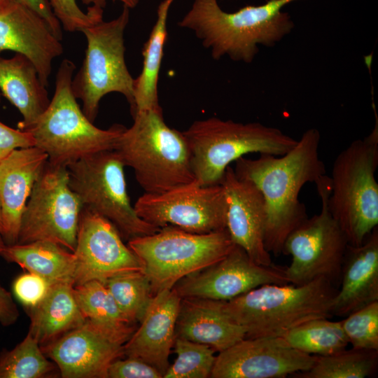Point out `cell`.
I'll use <instances>...</instances> for the list:
<instances>
[{
  "instance_id": "obj_40",
  "label": "cell",
  "mask_w": 378,
  "mask_h": 378,
  "mask_svg": "<svg viewBox=\"0 0 378 378\" xmlns=\"http://www.w3.org/2000/svg\"><path fill=\"white\" fill-rule=\"evenodd\" d=\"M20 316L11 293L0 284V323L4 326L14 324Z\"/></svg>"
},
{
  "instance_id": "obj_9",
  "label": "cell",
  "mask_w": 378,
  "mask_h": 378,
  "mask_svg": "<svg viewBox=\"0 0 378 378\" xmlns=\"http://www.w3.org/2000/svg\"><path fill=\"white\" fill-rule=\"evenodd\" d=\"M129 8L110 21L103 20L83 29L86 49L83 64L73 76L71 87L82 111L92 122L97 116L101 99L107 94H122L134 111V83L125 59L124 34L130 20Z\"/></svg>"
},
{
  "instance_id": "obj_13",
  "label": "cell",
  "mask_w": 378,
  "mask_h": 378,
  "mask_svg": "<svg viewBox=\"0 0 378 378\" xmlns=\"http://www.w3.org/2000/svg\"><path fill=\"white\" fill-rule=\"evenodd\" d=\"M134 208L146 222L158 227L173 225L193 233L226 228V204L221 185L193 183L139 197Z\"/></svg>"
},
{
  "instance_id": "obj_31",
  "label": "cell",
  "mask_w": 378,
  "mask_h": 378,
  "mask_svg": "<svg viewBox=\"0 0 378 378\" xmlns=\"http://www.w3.org/2000/svg\"><path fill=\"white\" fill-rule=\"evenodd\" d=\"M59 374L38 342L29 333L10 351L0 354V378H47Z\"/></svg>"
},
{
  "instance_id": "obj_32",
  "label": "cell",
  "mask_w": 378,
  "mask_h": 378,
  "mask_svg": "<svg viewBox=\"0 0 378 378\" xmlns=\"http://www.w3.org/2000/svg\"><path fill=\"white\" fill-rule=\"evenodd\" d=\"M104 284L123 316L131 323L140 322L154 296L145 273L136 271L120 274Z\"/></svg>"
},
{
  "instance_id": "obj_18",
  "label": "cell",
  "mask_w": 378,
  "mask_h": 378,
  "mask_svg": "<svg viewBox=\"0 0 378 378\" xmlns=\"http://www.w3.org/2000/svg\"><path fill=\"white\" fill-rule=\"evenodd\" d=\"M220 185L226 204V229L232 241L256 264L272 265L265 245L267 215L262 192L252 181L239 178L230 165Z\"/></svg>"
},
{
  "instance_id": "obj_3",
  "label": "cell",
  "mask_w": 378,
  "mask_h": 378,
  "mask_svg": "<svg viewBox=\"0 0 378 378\" xmlns=\"http://www.w3.org/2000/svg\"><path fill=\"white\" fill-rule=\"evenodd\" d=\"M115 147L125 166L134 170L146 193H160L193 183L191 153L182 132L168 126L162 108L136 111Z\"/></svg>"
},
{
  "instance_id": "obj_17",
  "label": "cell",
  "mask_w": 378,
  "mask_h": 378,
  "mask_svg": "<svg viewBox=\"0 0 378 378\" xmlns=\"http://www.w3.org/2000/svg\"><path fill=\"white\" fill-rule=\"evenodd\" d=\"M123 346L86 318L78 327L41 347L63 378H108L110 365L124 356Z\"/></svg>"
},
{
  "instance_id": "obj_6",
  "label": "cell",
  "mask_w": 378,
  "mask_h": 378,
  "mask_svg": "<svg viewBox=\"0 0 378 378\" xmlns=\"http://www.w3.org/2000/svg\"><path fill=\"white\" fill-rule=\"evenodd\" d=\"M191 153L195 182L220 185L230 163L248 153L280 156L298 140L260 122H237L216 117L194 121L182 132Z\"/></svg>"
},
{
  "instance_id": "obj_15",
  "label": "cell",
  "mask_w": 378,
  "mask_h": 378,
  "mask_svg": "<svg viewBox=\"0 0 378 378\" xmlns=\"http://www.w3.org/2000/svg\"><path fill=\"white\" fill-rule=\"evenodd\" d=\"M289 284L285 267L258 265L240 246L215 264L191 274L173 287L181 298L234 299L265 284Z\"/></svg>"
},
{
  "instance_id": "obj_19",
  "label": "cell",
  "mask_w": 378,
  "mask_h": 378,
  "mask_svg": "<svg viewBox=\"0 0 378 378\" xmlns=\"http://www.w3.org/2000/svg\"><path fill=\"white\" fill-rule=\"evenodd\" d=\"M11 50L29 59L47 88L53 60L63 52L48 22L25 5L8 0L0 8V53Z\"/></svg>"
},
{
  "instance_id": "obj_16",
  "label": "cell",
  "mask_w": 378,
  "mask_h": 378,
  "mask_svg": "<svg viewBox=\"0 0 378 378\" xmlns=\"http://www.w3.org/2000/svg\"><path fill=\"white\" fill-rule=\"evenodd\" d=\"M315 356L284 337L244 338L216 356L212 378H282L309 370Z\"/></svg>"
},
{
  "instance_id": "obj_22",
  "label": "cell",
  "mask_w": 378,
  "mask_h": 378,
  "mask_svg": "<svg viewBox=\"0 0 378 378\" xmlns=\"http://www.w3.org/2000/svg\"><path fill=\"white\" fill-rule=\"evenodd\" d=\"M340 283L332 301V315L345 317L378 301L377 227L360 245L348 244Z\"/></svg>"
},
{
  "instance_id": "obj_12",
  "label": "cell",
  "mask_w": 378,
  "mask_h": 378,
  "mask_svg": "<svg viewBox=\"0 0 378 378\" xmlns=\"http://www.w3.org/2000/svg\"><path fill=\"white\" fill-rule=\"evenodd\" d=\"M82 209L69 185L66 167L48 161L27 200L17 244L50 241L74 252Z\"/></svg>"
},
{
  "instance_id": "obj_39",
  "label": "cell",
  "mask_w": 378,
  "mask_h": 378,
  "mask_svg": "<svg viewBox=\"0 0 378 378\" xmlns=\"http://www.w3.org/2000/svg\"><path fill=\"white\" fill-rule=\"evenodd\" d=\"M40 15L49 24L55 35L62 38L61 24L55 15L48 0H15Z\"/></svg>"
},
{
  "instance_id": "obj_8",
  "label": "cell",
  "mask_w": 378,
  "mask_h": 378,
  "mask_svg": "<svg viewBox=\"0 0 378 378\" xmlns=\"http://www.w3.org/2000/svg\"><path fill=\"white\" fill-rule=\"evenodd\" d=\"M227 230L199 234L173 225L135 237L127 246L140 258L153 295L223 259L234 246Z\"/></svg>"
},
{
  "instance_id": "obj_37",
  "label": "cell",
  "mask_w": 378,
  "mask_h": 378,
  "mask_svg": "<svg viewBox=\"0 0 378 378\" xmlns=\"http://www.w3.org/2000/svg\"><path fill=\"white\" fill-rule=\"evenodd\" d=\"M108 378H162V374L141 359L127 357L118 358L110 365Z\"/></svg>"
},
{
  "instance_id": "obj_38",
  "label": "cell",
  "mask_w": 378,
  "mask_h": 378,
  "mask_svg": "<svg viewBox=\"0 0 378 378\" xmlns=\"http://www.w3.org/2000/svg\"><path fill=\"white\" fill-rule=\"evenodd\" d=\"M34 146L31 134L19 129H13L0 121V162L13 150Z\"/></svg>"
},
{
  "instance_id": "obj_28",
  "label": "cell",
  "mask_w": 378,
  "mask_h": 378,
  "mask_svg": "<svg viewBox=\"0 0 378 378\" xmlns=\"http://www.w3.org/2000/svg\"><path fill=\"white\" fill-rule=\"evenodd\" d=\"M74 291L84 316L125 344L135 327L121 313L104 284L92 280L74 286Z\"/></svg>"
},
{
  "instance_id": "obj_23",
  "label": "cell",
  "mask_w": 378,
  "mask_h": 378,
  "mask_svg": "<svg viewBox=\"0 0 378 378\" xmlns=\"http://www.w3.org/2000/svg\"><path fill=\"white\" fill-rule=\"evenodd\" d=\"M176 337L206 344L220 352L245 338V329L223 310L221 301L181 298Z\"/></svg>"
},
{
  "instance_id": "obj_45",
  "label": "cell",
  "mask_w": 378,
  "mask_h": 378,
  "mask_svg": "<svg viewBox=\"0 0 378 378\" xmlns=\"http://www.w3.org/2000/svg\"><path fill=\"white\" fill-rule=\"evenodd\" d=\"M0 98H1V94H0Z\"/></svg>"
},
{
  "instance_id": "obj_14",
  "label": "cell",
  "mask_w": 378,
  "mask_h": 378,
  "mask_svg": "<svg viewBox=\"0 0 378 378\" xmlns=\"http://www.w3.org/2000/svg\"><path fill=\"white\" fill-rule=\"evenodd\" d=\"M73 253L74 286L92 280L104 283L120 274L144 272L141 260L124 244L115 226L83 207Z\"/></svg>"
},
{
  "instance_id": "obj_34",
  "label": "cell",
  "mask_w": 378,
  "mask_h": 378,
  "mask_svg": "<svg viewBox=\"0 0 378 378\" xmlns=\"http://www.w3.org/2000/svg\"><path fill=\"white\" fill-rule=\"evenodd\" d=\"M345 317L341 324L352 348L378 351V301Z\"/></svg>"
},
{
  "instance_id": "obj_10",
  "label": "cell",
  "mask_w": 378,
  "mask_h": 378,
  "mask_svg": "<svg viewBox=\"0 0 378 378\" xmlns=\"http://www.w3.org/2000/svg\"><path fill=\"white\" fill-rule=\"evenodd\" d=\"M124 164L115 150L85 156L66 166L69 185L83 207L109 220L130 240L160 230L136 214L127 191Z\"/></svg>"
},
{
  "instance_id": "obj_29",
  "label": "cell",
  "mask_w": 378,
  "mask_h": 378,
  "mask_svg": "<svg viewBox=\"0 0 378 378\" xmlns=\"http://www.w3.org/2000/svg\"><path fill=\"white\" fill-rule=\"evenodd\" d=\"M378 351L352 348L327 356H315L312 368L294 374L300 378H365L377 368Z\"/></svg>"
},
{
  "instance_id": "obj_4",
  "label": "cell",
  "mask_w": 378,
  "mask_h": 378,
  "mask_svg": "<svg viewBox=\"0 0 378 378\" xmlns=\"http://www.w3.org/2000/svg\"><path fill=\"white\" fill-rule=\"evenodd\" d=\"M337 290L325 278L302 285L265 284L221 301V307L245 329V338L284 337L307 321L330 318Z\"/></svg>"
},
{
  "instance_id": "obj_41",
  "label": "cell",
  "mask_w": 378,
  "mask_h": 378,
  "mask_svg": "<svg viewBox=\"0 0 378 378\" xmlns=\"http://www.w3.org/2000/svg\"><path fill=\"white\" fill-rule=\"evenodd\" d=\"M83 4L85 5H91L98 8H104L106 0H81ZM122 2L124 6L129 8H134L139 3V0H117Z\"/></svg>"
},
{
  "instance_id": "obj_44",
  "label": "cell",
  "mask_w": 378,
  "mask_h": 378,
  "mask_svg": "<svg viewBox=\"0 0 378 378\" xmlns=\"http://www.w3.org/2000/svg\"><path fill=\"white\" fill-rule=\"evenodd\" d=\"M8 0H0V8L3 6Z\"/></svg>"
},
{
  "instance_id": "obj_11",
  "label": "cell",
  "mask_w": 378,
  "mask_h": 378,
  "mask_svg": "<svg viewBox=\"0 0 378 378\" xmlns=\"http://www.w3.org/2000/svg\"><path fill=\"white\" fill-rule=\"evenodd\" d=\"M315 185L321 202V212L307 217L287 237L282 253L292 260L285 272L289 284L294 285L325 278L335 286L340 282L349 243L328 207L330 178L323 175Z\"/></svg>"
},
{
  "instance_id": "obj_42",
  "label": "cell",
  "mask_w": 378,
  "mask_h": 378,
  "mask_svg": "<svg viewBox=\"0 0 378 378\" xmlns=\"http://www.w3.org/2000/svg\"><path fill=\"white\" fill-rule=\"evenodd\" d=\"M5 246H6V244H5V243L4 241V239H3L2 237H1V234L0 233V253L4 249Z\"/></svg>"
},
{
  "instance_id": "obj_7",
  "label": "cell",
  "mask_w": 378,
  "mask_h": 378,
  "mask_svg": "<svg viewBox=\"0 0 378 378\" xmlns=\"http://www.w3.org/2000/svg\"><path fill=\"white\" fill-rule=\"evenodd\" d=\"M378 127L351 142L335 158L329 209L349 244L358 246L378 225Z\"/></svg>"
},
{
  "instance_id": "obj_20",
  "label": "cell",
  "mask_w": 378,
  "mask_h": 378,
  "mask_svg": "<svg viewBox=\"0 0 378 378\" xmlns=\"http://www.w3.org/2000/svg\"><path fill=\"white\" fill-rule=\"evenodd\" d=\"M48 160L45 152L31 146L15 149L0 162L1 234L6 245L18 242L27 200Z\"/></svg>"
},
{
  "instance_id": "obj_5",
  "label": "cell",
  "mask_w": 378,
  "mask_h": 378,
  "mask_svg": "<svg viewBox=\"0 0 378 378\" xmlns=\"http://www.w3.org/2000/svg\"><path fill=\"white\" fill-rule=\"evenodd\" d=\"M75 69L70 59L61 62L48 106L24 130L31 134L34 146L45 152L48 162L54 165L66 167L85 156L114 150L125 129L119 124L100 129L85 116L72 90Z\"/></svg>"
},
{
  "instance_id": "obj_27",
  "label": "cell",
  "mask_w": 378,
  "mask_h": 378,
  "mask_svg": "<svg viewBox=\"0 0 378 378\" xmlns=\"http://www.w3.org/2000/svg\"><path fill=\"white\" fill-rule=\"evenodd\" d=\"M174 0H163L157 9V18L142 49L143 64L134 79L133 115L136 111L158 108V83L164 47L167 38V18Z\"/></svg>"
},
{
  "instance_id": "obj_30",
  "label": "cell",
  "mask_w": 378,
  "mask_h": 378,
  "mask_svg": "<svg viewBox=\"0 0 378 378\" xmlns=\"http://www.w3.org/2000/svg\"><path fill=\"white\" fill-rule=\"evenodd\" d=\"M318 318L289 330L284 336L293 348L313 356H327L346 349L349 344L341 321Z\"/></svg>"
},
{
  "instance_id": "obj_35",
  "label": "cell",
  "mask_w": 378,
  "mask_h": 378,
  "mask_svg": "<svg viewBox=\"0 0 378 378\" xmlns=\"http://www.w3.org/2000/svg\"><path fill=\"white\" fill-rule=\"evenodd\" d=\"M48 1L55 15L66 31H81L103 20V8L90 6L85 13L76 0Z\"/></svg>"
},
{
  "instance_id": "obj_43",
  "label": "cell",
  "mask_w": 378,
  "mask_h": 378,
  "mask_svg": "<svg viewBox=\"0 0 378 378\" xmlns=\"http://www.w3.org/2000/svg\"><path fill=\"white\" fill-rule=\"evenodd\" d=\"M2 230V223H1V204H0V233Z\"/></svg>"
},
{
  "instance_id": "obj_33",
  "label": "cell",
  "mask_w": 378,
  "mask_h": 378,
  "mask_svg": "<svg viewBox=\"0 0 378 378\" xmlns=\"http://www.w3.org/2000/svg\"><path fill=\"white\" fill-rule=\"evenodd\" d=\"M176 358L169 365L164 378H207L211 377L216 356L211 346L176 337Z\"/></svg>"
},
{
  "instance_id": "obj_1",
  "label": "cell",
  "mask_w": 378,
  "mask_h": 378,
  "mask_svg": "<svg viewBox=\"0 0 378 378\" xmlns=\"http://www.w3.org/2000/svg\"><path fill=\"white\" fill-rule=\"evenodd\" d=\"M320 140L319 132L311 128L283 155L259 154L256 159L243 156L234 162L236 175L252 181L264 197L265 245L269 253H282L288 234L308 217L298 197L304 184L315 183L326 174L319 157Z\"/></svg>"
},
{
  "instance_id": "obj_26",
  "label": "cell",
  "mask_w": 378,
  "mask_h": 378,
  "mask_svg": "<svg viewBox=\"0 0 378 378\" xmlns=\"http://www.w3.org/2000/svg\"><path fill=\"white\" fill-rule=\"evenodd\" d=\"M0 255L6 261L42 277L49 285L61 281L74 284V253L55 242L36 241L6 245Z\"/></svg>"
},
{
  "instance_id": "obj_21",
  "label": "cell",
  "mask_w": 378,
  "mask_h": 378,
  "mask_svg": "<svg viewBox=\"0 0 378 378\" xmlns=\"http://www.w3.org/2000/svg\"><path fill=\"white\" fill-rule=\"evenodd\" d=\"M181 301L174 288L157 293L139 327L124 344V356L146 362L159 370L163 377L169 365Z\"/></svg>"
},
{
  "instance_id": "obj_36",
  "label": "cell",
  "mask_w": 378,
  "mask_h": 378,
  "mask_svg": "<svg viewBox=\"0 0 378 378\" xmlns=\"http://www.w3.org/2000/svg\"><path fill=\"white\" fill-rule=\"evenodd\" d=\"M49 286L44 279L27 272L14 280L13 291L18 301L28 309L36 305L44 298Z\"/></svg>"
},
{
  "instance_id": "obj_25",
  "label": "cell",
  "mask_w": 378,
  "mask_h": 378,
  "mask_svg": "<svg viewBox=\"0 0 378 378\" xmlns=\"http://www.w3.org/2000/svg\"><path fill=\"white\" fill-rule=\"evenodd\" d=\"M30 318L28 333L40 344H48L83 324L74 284L61 281L50 285L44 298L34 307L26 309Z\"/></svg>"
},
{
  "instance_id": "obj_24",
  "label": "cell",
  "mask_w": 378,
  "mask_h": 378,
  "mask_svg": "<svg viewBox=\"0 0 378 378\" xmlns=\"http://www.w3.org/2000/svg\"><path fill=\"white\" fill-rule=\"evenodd\" d=\"M0 91L21 113L18 129L22 131L38 118L50 101L36 67L19 53L10 58L0 57Z\"/></svg>"
},
{
  "instance_id": "obj_2",
  "label": "cell",
  "mask_w": 378,
  "mask_h": 378,
  "mask_svg": "<svg viewBox=\"0 0 378 378\" xmlns=\"http://www.w3.org/2000/svg\"><path fill=\"white\" fill-rule=\"evenodd\" d=\"M295 1L269 0L227 13L217 0H194L178 25L193 31L213 59L228 56L251 63L259 51L258 45L273 46L291 31L294 23L281 9Z\"/></svg>"
}]
</instances>
